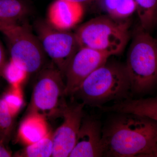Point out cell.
I'll list each match as a JSON object with an SVG mask.
<instances>
[{"instance_id":"obj_21","label":"cell","mask_w":157,"mask_h":157,"mask_svg":"<svg viewBox=\"0 0 157 157\" xmlns=\"http://www.w3.org/2000/svg\"><path fill=\"white\" fill-rule=\"evenodd\" d=\"M7 61L5 49L0 42V76H2L3 69Z\"/></svg>"},{"instance_id":"obj_5","label":"cell","mask_w":157,"mask_h":157,"mask_svg":"<svg viewBox=\"0 0 157 157\" xmlns=\"http://www.w3.org/2000/svg\"><path fill=\"white\" fill-rule=\"evenodd\" d=\"M27 113L47 117L61 115L67 102L64 77L52 62L36 73Z\"/></svg>"},{"instance_id":"obj_13","label":"cell","mask_w":157,"mask_h":157,"mask_svg":"<svg viewBox=\"0 0 157 157\" xmlns=\"http://www.w3.org/2000/svg\"><path fill=\"white\" fill-rule=\"evenodd\" d=\"M50 132L46 117L36 113H27L20 124L17 137L27 145L41 140Z\"/></svg>"},{"instance_id":"obj_16","label":"cell","mask_w":157,"mask_h":157,"mask_svg":"<svg viewBox=\"0 0 157 157\" xmlns=\"http://www.w3.org/2000/svg\"><path fill=\"white\" fill-rule=\"evenodd\" d=\"M107 15L120 21L128 20L136 12L135 0H102Z\"/></svg>"},{"instance_id":"obj_17","label":"cell","mask_w":157,"mask_h":157,"mask_svg":"<svg viewBox=\"0 0 157 157\" xmlns=\"http://www.w3.org/2000/svg\"><path fill=\"white\" fill-rule=\"evenodd\" d=\"M53 150L52 133L50 132L41 140L26 145L17 155L26 157H52Z\"/></svg>"},{"instance_id":"obj_2","label":"cell","mask_w":157,"mask_h":157,"mask_svg":"<svg viewBox=\"0 0 157 157\" xmlns=\"http://www.w3.org/2000/svg\"><path fill=\"white\" fill-rule=\"evenodd\" d=\"M131 93L124 63L109 59L82 81L73 96L85 105L101 108L111 101L131 98Z\"/></svg>"},{"instance_id":"obj_18","label":"cell","mask_w":157,"mask_h":157,"mask_svg":"<svg viewBox=\"0 0 157 157\" xmlns=\"http://www.w3.org/2000/svg\"><path fill=\"white\" fill-rule=\"evenodd\" d=\"M14 117L9 110L2 98H0V142L6 143L10 138Z\"/></svg>"},{"instance_id":"obj_10","label":"cell","mask_w":157,"mask_h":157,"mask_svg":"<svg viewBox=\"0 0 157 157\" xmlns=\"http://www.w3.org/2000/svg\"><path fill=\"white\" fill-rule=\"evenodd\" d=\"M102 128L97 119L83 117L75 146L69 157H103Z\"/></svg>"},{"instance_id":"obj_7","label":"cell","mask_w":157,"mask_h":157,"mask_svg":"<svg viewBox=\"0 0 157 157\" xmlns=\"http://www.w3.org/2000/svg\"><path fill=\"white\" fill-rule=\"evenodd\" d=\"M34 29L46 56L64 76L68 65L80 48L75 33L55 28L45 20L36 21Z\"/></svg>"},{"instance_id":"obj_15","label":"cell","mask_w":157,"mask_h":157,"mask_svg":"<svg viewBox=\"0 0 157 157\" xmlns=\"http://www.w3.org/2000/svg\"><path fill=\"white\" fill-rule=\"evenodd\" d=\"M141 27L150 33L157 25V0H135Z\"/></svg>"},{"instance_id":"obj_6","label":"cell","mask_w":157,"mask_h":157,"mask_svg":"<svg viewBox=\"0 0 157 157\" xmlns=\"http://www.w3.org/2000/svg\"><path fill=\"white\" fill-rule=\"evenodd\" d=\"M11 60L30 74H36L47 64L46 54L27 22L11 27L3 33Z\"/></svg>"},{"instance_id":"obj_11","label":"cell","mask_w":157,"mask_h":157,"mask_svg":"<svg viewBox=\"0 0 157 157\" xmlns=\"http://www.w3.org/2000/svg\"><path fill=\"white\" fill-rule=\"evenodd\" d=\"M84 14L82 4L70 0H54L48 7L45 20L55 28L70 31L81 21Z\"/></svg>"},{"instance_id":"obj_19","label":"cell","mask_w":157,"mask_h":157,"mask_svg":"<svg viewBox=\"0 0 157 157\" xmlns=\"http://www.w3.org/2000/svg\"><path fill=\"white\" fill-rule=\"evenodd\" d=\"M28 76L25 70L10 59L4 67L2 76L10 86H20Z\"/></svg>"},{"instance_id":"obj_4","label":"cell","mask_w":157,"mask_h":157,"mask_svg":"<svg viewBox=\"0 0 157 157\" xmlns=\"http://www.w3.org/2000/svg\"><path fill=\"white\" fill-rule=\"evenodd\" d=\"M80 47L92 48L110 57L121 53L130 38L128 21L98 16L82 24L74 32Z\"/></svg>"},{"instance_id":"obj_8","label":"cell","mask_w":157,"mask_h":157,"mask_svg":"<svg viewBox=\"0 0 157 157\" xmlns=\"http://www.w3.org/2000/svg\"><path fill=\"white\" fill-rule=\"evenodd\" d=\"M85 105L80 102L67 103L62 112L63 123L52 133L53 144L52 157H69L75 144L83 117Z\"/></svg>"},{"instance_id":"obj_24","label":"cell","mask_w":157,"mask_h":157,"mask_svg":"<svg viewBox=\"0 0 157 157\" xmlns=\"http://www.w3.org/2000/svg\"><path fill=\"white\" fill-rule=\"evenodd\" d=\"M70 1H73V2H76L79 3L84 6L86 4H89V3H92L95 0H70Z\"/></svg>"},{"instance_id":"obj_1","label":"cell","mask_w":157,"mask_h":157,"mask_svg":"<svg viewBox=\"0 0 157 157\" xmlns=\"http://www.w3.org/2000/svg\"><path fill=\"white\" fill-rule=\"evenodd\" d=\"M102 128L103 157H149L157 144V122L113 113Z\"/></svg>"},{"instance_id":"obj_14","label":"cell","mask_w":157,"mask_h":157,"mask_svg":"<svg viewBox=\"0 0 157 157\" xmlns=\"http://www.w3.org/2000/svg\"><path fill=\"white\" fill-rule=\"evenodd\" d=\"M32 6L27 0H0V21L9 26L27 22Z\"/></svg>"},{"instance_id":"obj_9","label":"cell","mask_w":157,"mask_h":157,"mask_svg":"<svg viewBox=\"0 0 157 157\" xmlns=\"http://www.w3.org/2000/svg\"><path fill=\"white\" fill-rule=\"evenodd\" d=\"M110 57L106 54L86 47H80L64 74L67 96H73L82 81Z\"/></svg>"},{"instance_id":"obj_22","label":"cell","mask_w":157,"mask_h":157,"mask_svg":"<svg viewBox=\"0 0 157 157\" xmlns=\"http://www.w3.org/2000/svg\"><path fill=\"white\" fill-rule=\"evenodd\" d=\"M11 156V153L4 146V144L0 142V157Z\"/></svg>"},{"instance_id":"obj_12","label":"cell","mask_w":157,"mask_h":157,"mask_svg":"<svg viewBox=\"0 0 157 157\" xmlns=\"http://www.w3.org/2000/svg\"><path fill=\"white\" fill-rule=\"evenodd\" d=\"M113 103L100 109L105 112L134 113L157 122V98H129Z\"/></svg>"},{"instance_id":"obj_25","label":"cell","mask_w":157,"mask_h":157,"mask_svg":"<svg viewBox=\"0 0 157 157\" xmlns=\"http://www.w3.org/2000/svg\"><path fill=\"white\" fill-rule=\"evenodd\" d=\"M149 157H157V144L152 151L151 153L149 156Z\"/></svg>"},{"instance_id":"obj_20","label":"cell","mask_w":157,"mask_h":157,"mask_svg":"<svg viewBox=\"0 0 157 157\" xmlns=\"http://www.w3.org/2000/svg\"><path fill=\"white\" fill-rule=\"evenodd\" d=\"M2 99L14 117L23 106V98L20 86H11L10 89L5 93Z\"/></svg>"},{"instance_id":"obj_23","label":"cell","mask_w":157,"mask_h":157,"mask_svg":"<svg viewBox=\"0 0 157 157\" xmlns=\"http://www.w3.org/2000/svg\"><path fill=\"white\" fill-rule=\"evenodd\" d=\"M12 26H14L6 25L0 21V32L3 33L4 32L8 30Z\"/></svg>"},{"instance_id":"obj_3","label":"cell","mask_w":157,"mask_h":157,"mask_svg":"<svg viewBox=\"0 0 157 157\" xmlns=\"http://www.w3.org/2000/svg\"><path fill=\"white\" fill-rule=\"evenodd\" d=\"M125 64L132 94H145L156 86L157 39L140 25L133 34Z\"/></svg>"}]
</instances>
